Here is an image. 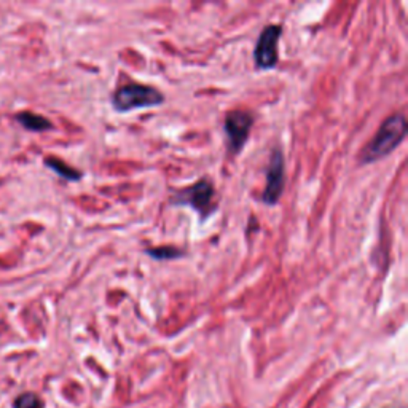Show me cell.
I'll use <instances>...</instances> for the list:
<instances>
[{
    "label": "cell",
    "instance_id": "52a82bcc",
    "mask_svg": "<svg viewBox=\"0 0 408 408\" xmlns=\"http://www.w3.org/2000/svg\"><path fill=\"white\" fill-rule=\"evenodd\" d=\"M16 120L21 123L28 131L34 132H43L53 128V125L48 118H45L42 115H37V113L32 112H21L16 115Z\"/></svg>",
    "mask_w": 408,
    "mask_h": 408
},
{
    "label": "cell",
    "instance_id": "277c9868",
    "mask_svg": "<svg viewBox=\"0 0 408 408\" xmlns=\"http://www.w3.org/2000/svg\"><path fill=\"white\" fill-rule=\"evenodd\" d=\"M253 125V115L244 110H231L226 113L224 131L226 137V149L231 155H236L247 142Z\"/></svg>",
    "mask_w": 408,
    "mask_h": 408
},
{
    "label": "cell",
    "instance_id": "30bf717a",
    "mask_svg": "<svg viewBox=\"0 0 408 408\" xmlns=\"http://www.w3.org/2000/svg\"><path fill=\"white\" fill-rule=\"evenodd\" d=\"M13 408H43V402L34 392H24L15 399Z\"/></svg>",
    "mask_w": 408,
    "mask_h": 408
},
{
    "label": "cell",
    "instance_id": "5b68a950",
    "mask_svg": "<svg viewBox=\"0 0 408 408\" xmlns=\"http://www.w3.org/2000/svg\"><path fill=\"white\" fill-rule=\"evenodd\" d=\"M283 34V26L270 24L258 36L256 50H253V61H256L257 69L270 70L278 64V42Z\"/></svg>",
    "mask_w": 408,
    "mask_h": 408
},
{
    "label": "cell",
    "instance_id": "6da1fadb",
    "mask_svg": "<svg viewBox=\"0 0 408 408\" xmlns=\"http://www.w3.org/2000/svg\"><path fill=\"white\" fill-rule=\"evenodd\" d=\"M407 136V118L402 113H396L386 118L375 137L365 145L360 155L362 163H375L397 149Z\"/></svg>",
    "mask_w": 408,
    "mask_h": 408
},
{
    "label": "cell",
    "instance_id": "3957f363",
    "mask_svg": "<svg viewBox=\"0 0 408 408\" xmlns=\"http://www.w3.org/2000/svg\"><path fill=\"white\" fill-rule=\"evenodd\" d=\"M171 204L190 207L202 217V220L211 217L219 207L216 203V190L207 179L198 180L192 187L174 193L171 197Z\"/></svg>",
    "mask_w": 408,
    "mask_h": 408
},
{
    "label": "cell",
    "instance_id": "7a4b0ae2",
    "mask_svg": "<svg viewBox=\"0 0 408 408\" xmlns=\"http://www.w3.org/2000/svg\"><path fill=\"white\" fill-rule=\"evenodd\" d=\"M164 103V95L162 91L149 85L128 83L122 86L112 95L113 109L120 113L132 112L136 109H149Z\"/></svg>",
    "mask_w": 408,
    "mask_h": 408
},
{
    "label": "cell",
    "instance_id": "ba28073f",
    "mask_svg": "<svg viewBox=\"0 0 408 408\" xmlns=\"http://www.w3.org/2000/svg\"><path fill=\"white\" fill-rule=\"evenodd\" d=\"M45 166L50 168L51 171H55L59 177H63L66 180H72V182H77L82 177V172L70 168L69 164H66L61 159H58L55 157L45 158Z\"/></svg>",
    "mask_w": 408,
    "mask_h": 408
},
{
    "label": "cell",
    "instance_id": "8992f818",
    "mask_svg": "<svg viewBox=\"0 0 408 408\" xmlns=\"http://www.w3.org/2000/svg\"><path fill=\"white\" fill-rule=\"evenodd\" d=\"M284 185H286L284 153L281 149H274L270 157L268 171H266V185L262 195L263 203L270 206L276 204L281 195H283Z\"/></svg>",
    "mask_w": 408,
    "mask_h": 408
},
{
    "label": "cell",
    "instance_id": "9c48e42d",
    "mask_svg": "<svg viewBox=\"0 0 408 408\" xmlns=\"http://www.w3.org/2000/svg\"><path fill=\"white\" fill-rule=\"evenodd\" d=\"M145 253L155 260H174L182 257V251H179L177 247L174 246L149 247V249H145Z\"/></svg>",
    "mask_w": 408,
    "mask_h": 408
}]
</instances>
